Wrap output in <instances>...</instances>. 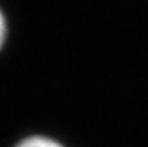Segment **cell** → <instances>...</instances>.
<instances>
[{
	"mask_svg": "<svg viewBox=\"0 0 148 147\" xmlns=\"http://www.w3.org/2000/svg\"><path fill=\"white\" fill-rule=\"evenodd\" d=\"M16 147H63L60 143L43 136H32L22 140Z\"/></svg>",
	"mask_w": 148,
	"mask_h": 147,
	"instance_id": "cell-1",
	"label": "cell"
},
{
	"mask_svg": "<svg viewBox=\"0 0 148 147\" xmlns=\"http://www.w3.org/2000/svg\"><path fill=\"white\" fill-rule=\"evenodd\" d=\"M4 38H6V20H4V16L0 10V48L4 42Z\"/></svg>",
	"mask_w": 148,
	"mask_h": 147,
	"instance_id": "cell-2",
	"label": "cell"
}]
</instances>
